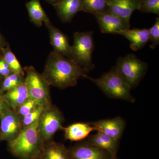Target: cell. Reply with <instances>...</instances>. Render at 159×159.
Listing matches in <instances>:
<instances>
[{
  "label": "cell",
  "mask_w": 159,
  "mask_h": 159,
  "mask_svg": "<svg viewBox=\"0 0 159 159\" xmlns=\"http://www.w3.org/2000/svg\"><path fill=\"white\" fill-rule=\"evenodd\" d=\"M89 71L55 51L49 54L42 75L49 86L63 89L74 86L81 78H87Z\"/></svg>",
  "instance_id": "1"
},
{
  "label": "cell",
  "mask_w": 159,
  "mask_h": 159,
  "mask_svg": "<svg viewBox=\"0 0 159 159\" xmlns=\"http://www.w3.org/2000/svg\"><path fill=\"white\" fill-rule=\"evenodd\" d=\"M38 121L24 127L15 139L8 142V148L20 159H39L45 142L39 132Z\"/></svg>",
  "instance_id": "2"
},
{
  "label": "cell",
  "mask_w": 159,
  "mask_h": 159,
  "mask_svg": "<svg viewBox=\"0 0 159 159\" xmlns=\"http://www.w3.org/2000/svg\"><path fill=\"white\" fill-rule=\"evenodd\" d=\"M87 79L93 82L109 98L121 99L131 103L135 101V98L131 94V89L114 68L99 78L88 76Z\"/></svg>",
  "instance_id": "3"
},
{
  "label": "cell",
  "mask_w": 159,
  "mask_h": 159,
  "mask_svg": "<svg viewBox=\"0 0 159 159\" xmlns=\"http://www.w3.org/2000/svg\"><path fill=\"white\" fill-rule=\"evenodd\" d=\"M131 89L136 87L144 77L148 68V64L139 59L134 54L121 57L114 67Z\"/></svg>",
  "instance_id": "4"
},
{
  "label": "cell",
  "mask_w": 159,
  "mask_h": 159,
  "mask_svg": "<svg viewBox=\"0 0 159 159\" xmlns=\"http://www.w3.org/2000/svg\"><path fill=\"white\" fill-rule=\"evenodd\" d=\"M93 31L77 32L74 34V43L71 46L70 59L89 71L95 68L92 61L94 50Z\"/></svg>",
  "instance_id": "5"
},
{
  "label": "cell",
  "mask_w": 159,
  "mask_h": 159,
  "mask_svg": "<svg viewBox=\"0 0 159 159\" xmlns=\"http://www.w3.org/2000/svg\"><path fill=\"white\" fill-rule=\"evenodd\" d=\"M24 70L26 74L25 83L29 99L44 107L51 105L49 85L42 75L32 66L26 67Z\"/></svg>",
  "instance_id": "6"
},
{
  "label": "cell",
  "mask_w": 159,
  "mask_h": 159,
  "mask_svg": "<svg viewBox=\"0 0 159 159\" xmlns=\"http://www.w3.org/2000/svg\"><path fill=\"white\" fill-rule=\"evenodd\" d=\"M64 117L62 113L54 105L45 107L38 120L39 132L45 143L51 141L55 133L62 130Z\"/></svg>",
  "instance_id": "7"
},
{
  "label": "cell",
  "mask_w": 159,
  "mask_h": 159,
  "mask_svg": "<svg viewBox=\"0 0 159 159\" xmlns=\"http://www.w3.org/2000/svg\"><path fill=\"white\" fill-rule=\"evenodd\" d=\"M23 128L22 118L12 110L7 111L0 119L1 141H11L19 134Z\"/></svg>",
  "instance_id": "8"
},
{
  "label": "cell",
  "mask_w": 159,
  "mask_h": 159,
  "mask_svg": "<svg viewBox=\"0 0 159 159\" xmlns=\"http://www.w3.org/2000/svg\"><path fill=\"white\" fill-rule=\"evenodd\" d=\"M95 16L103 33L119 34L130 28V23L109 11Z\"/></svg>",
  "instance_id": "9"
},
{
  "label": "cell",
  "mask_w": 159,
  "mask_h": 159,
  "mask_svg": "<svg viewBox=\"0 0 159 159\" xmlns=\"http://www.w3.org/2000/svg\"><path fill=\"white\" fill-rule=\"evenodd\" d=\"M95 130L102 133L118 142L122 137L125 127V122L122 117L102 119L92 122Z\"/></svg>",
  "instance_id": "10"
},
{
  "label": "cell",
  "mask_w": 159,
  "mask_h": 159,
  "mask_svg": "<svg viewBox=\"0 0 159 159\" xmlns=\"http://www.w3.org/2000/svg\"><path fill=\"white\" fill-rule=\"evenodd\" d=\"M108 11L130 23L134 11L139 10L141 0H107Z\"/></svg>",
  "instance_id": "11"
},
{
  "label": "cell",
  "mask_w": 159,
  "mask_h": 159,
  "mask_svg": "<svg viewBox=\"0 0 159 159\" xmlns=\"http://www.w3.org/2000/svg\"><path fill=\"white\" fill-rule=\"evenodd\" d=\"M69 151L70 159H109L111 157L107 152L88 142L75 145Z\"/></svg>",
  "instance_id": "12"
},
{
  "label": "cell",
  "mask_w": 159,
  "mask_h": 159,
  "mask_svg": "<svg viewBox=\"0 0 159 159\" xmlns=\"http://www.w3.org/2000/svg\"><path fill=\"white\" fill-rule=\"evenodd\" d=\"M46 26L49 30L51 43L54 48V51L70 59L72 47L68 38L51 22Z\"/></svg>",
  "instance_id": "13"
},
{
  "label": "cell",
  "mask_w": 159,
  "mask_h": 159,
  "mask_svg": "<svg viewBox=\"0 0 159 159\" xmlns=\"http://www.w3.org/2000/svg\"><path fill=\"white\" fill-rule=\"evenodd\" d=\"M62 130L64 132L66 140L71 142H78L88 137L95 129L91 123L77 122L67 127H63Z\"/></svg>",
  "instance_id": "14"
},
{
  "label": "cell",
  "mask_w": 159,
  "mask_h": 159,
  "mask_svg": "<svg viewBox=\"0 0 159 159\" xmlns=\"http://www.w3.org/2000/svg\"><path fill=\"white\" fill-rule=\"evenodd\" d=\"M54 7L64 22L70 21L77 12L82 11L80 0H61Z\"/></svg>",
  "instance_id": "15"
},
{
  "label": "cell",
  "mask_w": 159,
  "mask_h": 159,
  "mask_svg": "<svg viewBox=\"0 0 159 159\" xmlns=\"http://www.w3.org/2000/svg\"><path fill=\"white\" fill-rule=\"evenodd\" d=\"M128 39L132 50L137 51L143 48L148 42V29H128L119 34Z\"/></svg>",
  "instance_id": "16"
},
{
  "label": "cell",
  "mask_w": 159,
  "mask_h": 159,
  "mask_svg": "<svg viewBox=\"0 0 159 159\" xmlns=\"http://www.w3.org/2000/svg\"><path fill=\"white\" fill-rule=\"evenodd\" d=\"M88 142L107 152L111 156L116 155L118 142L105 134L98 132L95 134L91 135Z\"/></svg>",
  "instance_id": "17"
},
{
  "label": "cell",
  "mask_w": 159,
  "mask_h": 159,
  "mask_svg": "<svg viewBox=\"0 0 159 159\" xmlns=\"http://www.w3.org/2000/svg\"><path fill=\"white\" fill-rule=\"evenodd\" d=\"M39 159H70L68 149L63 144L52 141L45 143Z\"/></svg>",
  "instance_id": "18"
},
{
  "label": "cell",
  "mask_w": 159,
  "mask_h": 159,
  "mask_svg": "<svg viewBox=\"0 0 159 159\" xmlns=\"http://www.w3.org/2000/svg\"><path fill=\"white\" fill-rule=\"evenodd\" d=\"M4 97L14 111L29 98L25 82L4 93Z\"/></svg>",
  "instance_id": "19"
},
{
  "label": "cell",
  "mask_w": 159,
  "mask_h": 159,
  "mask_svg": "<svg viewBox=\"0 0 159 159\" xmlns=\"http://www.w3.org/2000/svg\"><path fill=\"white\" fill-rule=\"evenodd\" d=\"M26 7L30 20L35 25L40 27L43 23H44L46 25L51 23L49 17L41 5L39 0H30L26 3Z\"/></svg>",
  "instance_id": "20"
},
{
  "label": "cell",
  "mask_w": 159,
  "mask_h": 159,
  "mask_svg": "<svg viewBox=\"0 0 159 159\" xmlns=\"http://www.w3.org/2000/svg\"><path fill=\"white\" fill-rule=\"evenodd\" d=\"M0 54L2 58L9 66L12 73L24 77L25 74L24 70L8 44L2 50Z\"/></svg>",
  "instance_id": "21"
},
{
  "label": "cell",
  "mask_w": 159,
  "mask_h": 159,
  "mask_svg": "<svg viewBox=\"0 0 159 159\" xmlns=\"http://www.w3.org/2000/svg\"><path fill=\"white\" fill-rule=\"evenodd\" d=\"M82 11L95 16L108 11L107 0H80Z\"/></svg>",
  "instance_id": "22"
},
{
  "label": "cell",
  "mask_w": 159,
  "mask_h": 159,
  "mask_svg": "<svg viewBox=\"0 0 159 159\" xmlns=\"http://www.w3.org/2000/svg\"><path fill=\"white\" fill-rule=\"evenodd\" d=\"M24 82L25 78L24 77L15 73H11L9 76L3 78L1 91L3 93H6Z\"/></svg>",
  "instance_id": "23"
},
{
  "label": "cell",
  "mask_w": 159,
  "mask_h": 159,
  "mask_svg": "<svg viewBox=\"0 0 159 159\" xmlns=\"http://www.w3.org/2000/svg\"><path fill=\"white\" fill-rule=\"evenodd\" d=\"M139 10L159 15V0H141Z\"/></svg>",
  "instance_id": "24"
},
{
  "label": "cell",
  "mask_w": 159,
  "mask_h": 159,
  "mask_svg": "<svg viewBox=\"0 0 159 159\" xmlns=\"http://www.w3.org/2000/svg\"><path fill=\"white\" fill-rule=\"evenodd\" d=\"M45 107L41 105H38L34 110L22 118L23 127L29 126L38 121L42 114Z\"/></svg>",
  "instance_id": "25"
},
{
  "label": "cell",
  "mask_w": 159,
  "mask_h": 159,
  "mask_svg": "<svg viewBox=\"0 0 159 159\" xmlns=\"http://www.w3.org/2000/svg\"><path fill=\"white\" fill-rule=\"evenodd\" d=\"M150 47L155 49L159 44V18H157L155 23L152 27L148 29Z\"/></svg>",
  "instance_id": "26"
},
{
  "label": "cell",
  "mask_w": 159,
  "mask_h": 159,
  "mask_svg": "<svg viewBox=\"0 0 159 159\" xmlns=\"http://www.w3.org/2000/svg\"><path fill=\"white\" fill-rule=\"evenodd\" d=\"M38 105H39L35 101L29 98L21 105L20 106L15 112L20 117L23 118L34 110Z\"/></svg>",
  "instance_id": "27"
},
{
  "label": "cell",
  "mask_w": 159,
  "mask_h": 159,
  "mask_svg": "<svg viewBox=\"0 0 159 159\" xmlns=\"http://www.w3.org/2000/svg\"><path fill=\"white\" fill-rule=\"evenodd\" d=\"M11 109H12L4 97V93L0 90V119L6 111Z\"/></svg>",
  "instance_id": "28"
},
{
  "label": "cell",
  "mask_w": 159,
  "mask_h": 159,
  "mask_svg": "<svg viewBox=\"0 0 159 159\" xmlns=\"http://www.w3.org/2000/svg\"><path fill=\"white\" fill-rule=\"evenodd\" d=\"M11 73H12V72L9 68V66L2 58V56H1L0 57V76L4 78L9 76Z\"/></svg>",
  "instance_id": "29"
},
{
  "label": "cell",
  "mask_w": 159,
  "mask_h": 159,
  "mask_svg": "<svg viewBox=\"0 0 159 159\" xmlns=\"http://www.w3.org/2000/svg\"><path fill=\"white\" fill-rule=\"evenodd\" d=\"M8 44L6 43L5 39L0 33V53L3 48H5Z\"/></svg>",
  "instance_id": "30"
},
{
  "label": "cell",
  "mask_w": 159,
  "mask_h": 159,
  "mask_svg": "<svg viewBox=\"0 0 159 159\" xmlns=\"http://www.w3.org/2000/svg\"><path fill=\"white\" fill-rule=\"evenodd\" d=\"M50 4L54 6L60 2L61 0H46Z\"/></svg>",
  "instance_id": "31"
},
{
  "label": "cell",
  "mask_w": 159,
  "mask_h": 159,
  "mask_svg": "<svg viewBox=\"0 0 159 159\" xmlns=\"http://www.w3.org/2000/svg\"><path fill=\"white\" fill-rule=\"evenodd\" d=\"M3 78H4L0 76V90H1V87H2V83Z\"/></svg>",
  "instance_id": "32"
},
{
  "label": "cell",
  "mask_w": 159,
  "mask_h": 159,
  "mask_svg": "<svg viewBox=\"0 0 159 159\" xmlns=\"http://www.w3.org/2000/svg\"><path fill=\"white\" fill-rule=\"evenodd\" d=\"M109 159H117L116 155L113 156H111L110 158Z\"/></svg>",
  "instance_id": "33"
},
{
  "label": "cell",
  "mask_w": 159,
  "mask_h": 159,
  "mask_svg": "<svg viewBox=\"0 0 159 159\" xmlns=\"http://www.w3.org/2000/svg\"><path fill=\"white\" fill-rule=\"evenodd\" d=\"M1 132H0V142H1Z\"/></svg>",
  "instance_id": "34"
},
{
  "label": "cell",
  "mask_w": 159,
  "mask_h": 159,
  "mask_svg": "<svg viewBox=\"0 0 159 159\" xmlns=\"http://www.w3.org/2000/svg\"><path fill=\"white\" fill-rule=\"evenodd\" d=\"M1 54H0V57H1Z\"/></svg>",
  "instance_id": "35"
}]
</instances>
